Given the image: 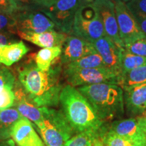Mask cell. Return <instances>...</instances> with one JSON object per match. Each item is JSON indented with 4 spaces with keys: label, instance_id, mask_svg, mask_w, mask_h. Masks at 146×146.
Instances as JSON below:
<instances>
[{
    "label": "cell",
    "instance_id": "ba28073f",
    "mask_svg": "<svg viewBox=\"0 0 146 146\" xmlns=\"http://www.w3.org/2000/svg\"><path fill=\"white\" fill-rule=\"evenodd\" d=\"M112 1L115 5L119 35L124 46L126 44L145 36L142 33L135 18L126 3L121 0Z\"/></svg>",
    "mask_w": 146,
    "mask_h": 146
},
{
    "label": "cell",
    "instance_id": "7a4b0ae2",
    "mask_svg": "<svg viewBox=\"0 0 146 146\" xmlns=\"http://www.w3.org/2000/svg\"><path fill=\"white\" fill-rule=\"evenodd\" d=\"M60 103L67 120L76 132L98 130L104 127V122L75 87L70 85L64 86L60 94Z\"/></svg>",
    "mask_w": 146,
    "mask_h": 146
},
{
    "label": "cell",
    "instance_id": "f546056e",
    "mask_svg": "<svg viewBox=\"0 0 146 146\" xmlns=\"http://www.w3.org/2000/svg\"><path fill=\"white\" fill-rule=\"evenodd\" d=\"M12 1L16 5L18 12L42 9L38 6L34 0H12Z\"/></svg>",
    "mask_w": 146,
    "mask_h": 146
},
{
    "label": "cell",
    "instance_id": "52a82bcc",
    "mask_svg": "<svg viewBox=\"0 0 146 146\" xmlns=\"http://www.w3.org/2000/svg\"><path fill=\"white\" fill-rule=\"evenodd\" d=\"M63 75L68 85L81 87L102 83L117 84L119 78L106 67L97 68H70L64 67Z\"/></svg>",
    "mask_w": 146,
    "mask_h": 146
},
{
    "label": "cell",
    "instance_id": "6da1fadb",
    "mask_svg": "<svg viewBox=\"0 0 146 146\" xmlns=\"http://www.w3.org/2000/svg\"><path fill=\"white\" fill-rule=\"evenodd\" d=\"M33 54L17 67L18 81L30 99L38 107H52L60 102L63 87L60 83L61 62H54L50 70H41L36 66Z\"/></svg>",
    "mask_w": 146,
    "mask_h": 146
},
{
    "label": "cell",
    "instance_id": "484cf974",
    "mask_svg": "<svg viewBox=\"0 0 146 146\" xmlns=\"http://www.w3.org/2000/svg\"><path fill=\"white\" fill-rule=\"evenodd\" d=\"M10 32L16 34L15 14H10L0 12V33Z\"/></svg>",
    "mask_w": 146,
    "mask_h": 146
},
{
    "label": "cell",
    "instance_id": "7402d4cb",
    "mask_svg": "<svg viewBox=\"0 0 146 146\" xmlns=\"http://www.w3.org/2000/svg\"><path fill=\"white\" fill-rule=\"evenodd\" d=\"M64 67L70 68L85 69L103 68L106 66L100 55L96 52L86 56H84L76 61L64 65Z\"/></svg>",
    "mask_w": 146,
    "mask_h": 146
},
{
    "label": "cell",
    "instance_id": "d6a6232c",
    "mask_svg": "<svg viewBox=\"0 0 146 146\" xmlns=\"http://www.w3.org/2000/svg\"><path fill=\"white\" fill-rule=\"evenodd\" d=\"M133 14V13H132ZM135 18L139 27L143 33L144 35L146 36V16L141 15L139 14H133Z\"/></svg>",
    "mask_w": 146,
    "mask_h": 146
},
{
    "label": "cell",
    "instance_id": "44dd1931",
    "mask_svg": "<svg viewBox=\"0 0 146 146\" xmlns=\"http://www.w3.org/2000/svg\"><path fill=\"white\" fill-rule=\"evenodd\" d=\"M146 83V64L137 67L122 74L118 85L122 89Z\"/></svg>",
    "mask_w": 146,
    "mask_h": 146
},
{
    "label": "cell",
    "instance_id": "e575fe53",
    "mask_svg": "<svg viewBox=\"0 0 146 146\" xmlns=\"http://www.w3.org/2000/svg\"><path fill=\"white\" fill-rule=\"evenodd\" d=\"M93 146H104V145H103V143H102V139H100L99 141H98L96 142V143L94 144V145Z\"/></svg>",
    "mask_w": 146,
    "mask_h": 146
},
{
    "label": "cell",
    "instance_id": "7c38bea8",
    "mask_svg": "<svg viewBox=\"0 0 146 146\" xmlns=\"http://www.w3.org/2000/svg\"><path fill=\"white\" fill-rule=\"evenodd\" d=\"M95 50L101 56L106 68L114 72L118 78L121 76V52L118 47L106 35L93 43ZM119 80V79H118Z\"/></svg>",
    "mask_w": 146,
    "mask_h": 146
},
{
    "label": "cell",
    "instance_id": "8992f818",
    "mask_svg": "<svg viewBox=\"0 0 146 146\" xmlns=\"http://www.w3.org/2000/svg\"><path fill=\"white\" fill-rule=\"evenodd\" d=\"M94 0H58L56 3L41 10L54 23L61 33L70 35L76 12L82 5Z\"/></svg>",
    "mask_w": 146,
    "mask_h": 146
},
{
    "label": "cell",
    "instance_id": "d6986e66",
    "mask_svg": "<svg viewBox=\"0 0 146 146\" xmlns=\"http://www.w3.org/2000/svg\"><path fill=\"white\" fill-rule=\"evenodd\" d=\"M22 118L23 116L14 107L0 110V140L11 137L12 127Z\"/></svg>",
    "mask_w": 146,
    "mask_h": 146
},
{
    "label": "cell",
    "instance_id": "ac0fdd59",
    "mask_svg": "<svg viewBox=\"0 0 146 146\" xmlns=\"http://www.w3.org/2000/svg\"><path fill=\"white\" fill-rule=\"evenodd\" d=\"M62 52V46L45 47L41 49L34 55V60L37 68L41 70H50L56 60L60 58Z\"/></svg>",
    "mask_w": 146,
    "mask_h": 146
},
{
    "label": "cell",
    "instance_id": "e0dca14e",
    "mask_svg": "<svg viewBox=\"0 0 146 146\" xmlns=\"http://www.w3.org/2000/svg\"><path fill=\"white\" fill-rule=\"evenodd\" d=\"M29 50L30 49L22 41L0 45V63L5 66H10L19 62Z\"/></svg>",
    "mask_w": 146,
    "mask_h": 146
},
{
    "label": "cell",
    "instance_id": "f1b7e54d",
    "mask_svg": "<svg viewBox=\"0 0 146 146\" xmlns=\"http://www.w3.org/2000/svg\"><path fill=\"white\" fill-rule=\"evenodd\" d=\"M126 4L133 14L146 16V0H131Z\"/></svg>",
    "mask_w": 146,
    "mask_h": 146
},
{
    "label": "cell",
    "instance_id": "5b68a950",
    "mask_svg": "<svg viewBox=\"0 0 146 146\" xmlns=\"http://www.w3.org/2000/svg\"><path fill=\"white\" fill-rule=\"evenodd\" d=\"M70 35L92 43L106 35L101 18L92 3L82 5L76 12Z\"/></svg>",
    "mask_w": 146,
    "mask_h": 146
},
{
    "label": "cell",
    "instance_id": "83f0119b",
    "mask_svg": "<svg viewBox=\"0 0 146 146\" xmlns=\"http://www.w3.org/2000/svg\"><path fill=\"white\" fill-rule=\"evenodd\" d=\"M14 102L15 96L12 89L8 87L0 89V110L12 108Z\"/></svg>",
    "mask_w": 146,
    "mask_h": 146
},
{
    "label": "cell",
    "instance_id": "cb8c5ba5",
    "mask_svg": "<svg viewBox=\"0 0 146 146\" xmlns=\"http://www.w3.org/2000/svg\"><path fill=\"white\" fill-rule=\"evenodd\" d=\"M104 146H141L142 143L113 134L106 131L102 137Z\"/></svg>",
    "mask_w": 146,
    "mask_h": 146
},
{
    "label": "cell",
    "instance_id": "d590c367",
    "mask_svg": "<svg viewBox=\"0 0 146 146\" xmlns=\"http://www.w3.org/2000/svg\"><path fill=\"white\" fill-rule=\"evenodd\" d=\"M121 1H123V2H125V3H127V2H129V1H131V0H121Z\"/></svg>",
    "mask_w": 146,
    "mask_h": 146
},
{
    "label": "cell",
    "instance_id": "ffe728a7",
    "mask_svg": "<svg viewBox=\"0 0 146 146\" xmlns=\"http://www.w3.org/2000/svg\"><path fill=\"white\" fill-rule=\"evenodd\" d=\"M106 127H102L98 130H88L78 133L72 137L64 146H93L97 141L101 139Z\"/></svg>",
    "mask_w": 146,
    "mask_h": 146
},
{
    "label": "cell",
    "instance_id": "9a60e30c",
    "mask_svg": "<svg viewBox=\"0 0 146 146\" xmlns=\"http://www.w3.org/2000/svg\"><path fill=\"white\" fill-rule=\"evenodd\" d=\"M125 106L128 114L139 116L146 110V83L123 89Z\"/></svg>",
    "mask_w": 146,
    "mask_h": 146
},
{
    "label": "cell",
    "instance_id": "836d02e7",
    "mask_svg": "<svg viewBox=\"0 0 146 146\" xmlns=\"http://www.w3.org/2000/svg\"><path fill=\"white\" fill-rule=\"evenodd\" d=\"M58 0H34V1L41 8H47L56 3Z\"/></svg>",
    "mask_w": 146,
    "mask_h": 146
},
{
    "label": "cell",
    "instance_id": "3957f363",
    "mask_svg": "<svg viewBox=\"0 0 146 146\" xmlns=\"http://www.w3.org/2000/svg\"><path fill=\"white\" fill-rule=\"evenodd\" d=\"M76 89L104 122L121 117L125 113L123 90L117 84L97 83Z\"/></svg>",
    "mask_w": 146,
    "mask_h": 146
},
{
    "label": "cell",
    "instance_id": "603a6c76",
    "mask_svg": "<svg viewBox=\"0 0 146 146\" xmlns=\"http://www.w3.org/2000/svg\"><path fill=\"white\" fill-rule=\"evenodd\" d=\"M121 75L128 71L146 64V58L127 52L124 49L121 52Z\"/></svg>",
    "mask_w": 146,
    "mask_h": 146
},
{
    "label": "cell",
    "instance_id": "5bb4252c",
    "mask_svg": "<svg viewBox=\"0 0 146 146\" xmlns=\"http://www.w3.org/2000/svg\"><path fill=\"white\" fill-rule=\"evenodd\" d=\"M11 137L18 146H46L26 118L18 120L12 127Z\"/></svg>",
    "mask_w": 146,
    "mask_h": 146
},
{
    "label": "cell",
    "instance_id": "4316f807",
    "mask_svg": "<svg viewBox=\"0 0 146 146\" xmlns=\"http://www.w3.org/2000/svg\"><path fill=\"white\" fill-rule=\"evenodd\" d=\"M16 78L10 69L0 63V89L3 87L13 89Z\"/></svg>",
    "mask_w": 146,
    "mask_h": 146
},
{
    "label": "cell",
    "instance_id": "4fadbf2b",
    "mask_svg": "<svg viewBox=\"0 0 146 146\" xmlns=\"http://www.w3.org/2000/svg\"><path fill=\"white\" fill-rule=\"evenodd\" d=\"M96 52L92 43L78 36L68 35L62 46L60 62L63 66L68 64Z\"/></svg>",
    "mask_w": 146,
    "mask_h": 146
},
{
    "label": "cell",
    "instance_id": "8d00e7d4",
    "mask_svg": "<svg viewBox=\"0 0 146 146\" xmlns=\"http://www.w3.org/2000/svg\"><path fill=\"white\" fill-rule=\"evenodd\" d=\"M145 116L146 117V110H145Z\"/></svg>",
    "mask_w": 146,
    "mask_h": 146
},
{
    "label": "cell",
    "instance_id": "1f68e13d",
    "mask_svg": "<svg viewBox=\"0 0 146 146\" xmlns=\"http://www.w3.org/2000/svg\"><path fill=\"white\" fill-rule=\"evenodd\" d=\"M18 41L20 40H18L16 34L10 32L0 33V45L10 44Z\"/></svg>",
    "mask_w": 146,
    "mask_h": 146
},
{
    "label": "cell",
    "instance_id": "2e32d148",
    "mask_svg": "<svg viewBox=\"0 0 146 146\" xmlns=\"http://www.w3.org/2000/svg\"><path fill=\"white\" fill-rule=\"evenodd\" d=\"M17 35L21 39L26 40L42 48L63 46L68 35L58 32L54 29L39 33H17Z\"/></svg>",
    "mask_w": 146,
    "mask_h": 146
},
{
    "label": "cell",
    "instance_id": "9c48e42d",
    "mask_svg": "<svg viewBox=\"0 0 146 146\" xmlns=\"http://www.w3.org/2000/svg\"><path fill=\"white\" fill-rule=\"evenodd\" d=\"M15 20L16 34L18 32L39 33L56 28L54 23L41 9L17 12Z\"/></svg>",
    "mask_w": 146,
    "mask_h": 146
},
{
    "label": "cell",
    "instance_id": "d4e9b609",
    "mask_svg": "<svg viewBox=\"0 0 146 146\" xmlns=\"http://www.w3.org/2000/svg\"><path fill=\"white\" fill-rule=\"evenodd\" d=\"M124 50L132 54L146 58V36L125 45Z\"/></svg>",
    "mask_w": 146,
    "mask_h": 146
},
{
    "label": "cell",
    "instance_id": "277c9868",
    "mask_svg": "<svg viewBox=\"0 0 146 146\" xmlns=\"http://www.w3.org/2000/svg\"><path fill=\"white\" fill-rule=\"evenodd\" d=\"M42 120L36 125L46 146H64L72 137L74 130L62 110L41 107Z\"/></svg>",
    "mask_w": 146,
    "mask_h": 146
},
{
    "label": "cell",
    "instance_id": "4dcf8cb0",
    "mask_svg": "<svg viewBox=\"0 0 146 146\" xmlns=\"http://www.w3.org/2000/svg\"><path fill=\"white\" fill-rule=\"evenodd\" d=\"M18 12V9L12 0H0V12L14 14Z\"/></svg>",
    "mask_w": 146,
    "mask_h": 146
},
{
    "label": "cell",
    "instance_id": "8fae6325",
    "mask_svg": "<svg viewBox=\"0 0 146 146\" xmlns=\"http://www.w3.org/2000/svg\"><path fill=\"white\" fill-rule=\"evenodd\" d=\"M146 130V117L138 116L136 118L114 121L108 127V132L129 138L142 143Z\"/></svg>",
    "mask_w": 146,
    "mask_h": 146
},
{
    "label": "cell",
    "instance_id": "30bf717a",
    "mask_svg": "<svg viewBox=\"0 0 146 146\" xmlns=\"http://www.w3.org/2000/svg\"><path fill=\"white\" fill-rule=\"evenodd\" d=\"M92 3L100 14L106 35L118 47L124 49V44L119 35L114 1L112 0H94Z\"/></svg>",
    "mask_w": 146,
    "mask_h": 146
}]
</instances>
